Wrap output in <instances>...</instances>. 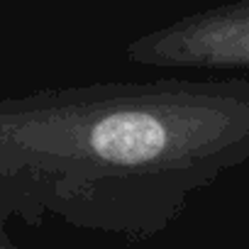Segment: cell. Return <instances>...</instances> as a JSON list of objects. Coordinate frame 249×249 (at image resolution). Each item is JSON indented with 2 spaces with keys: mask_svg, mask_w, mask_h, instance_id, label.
I'll list each match as a JSON object with an SVG mask.
<instances>
[{
  "mask_svg": "<svg viewBox=\"0 0 249 249\" xmlns=\"http://www.w3.org/2000/svg\"><path fill=\"white\" fill-rule=\"evenodd\" d=\"M249 161V76L0 98V196L71 213L169 205Z\"/></svg>",
  "mask_w": 249,
  "mask_h": 249,
  "instance_id": "6da1fadb",
  "label": "cell"
},
{
  "mask_svg": "<svg viewBox=\"0 0 249 249\" xmlns=\"http://www.w3.org/2000/svg\"><path fill=\"white\" fill-rule=\"evenodd\" d=\"M132 64L154 69H249V0L178 18L127 47Z\"/></svg>",
  "mask_w": 249,
  "mask_h": 249,
  "instance_id": "7a4b0ae2",
  "label": "cell"
}]
</instances>
